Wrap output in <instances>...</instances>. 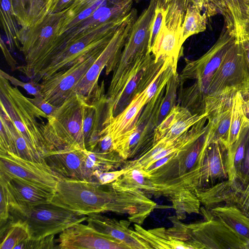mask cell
<instances>
[{"label":"cell","mask_w":249,"mask_h":249,"mask_svg":"<svg viewBox=\"0 0 249 249\" xmlns=\"http://www.w3.org/2000/svg\"><path fill=\"white\" fill-rule=\"evenodd\" d=\"M52 203L88 215L111 212L128 214L138 223L145 216L149 200L141 191L94 181L60 179Z\"/></svg>","instance_id":"1"},{"label":"cell","mask_w":249,"mask_h":249,"mask_svg":"<svg viewBox=\"0 0 249 249\" xmlns=\"http://www.w3.org/2000/svg\"><path fill=\"white\" fill-rule=\"evenodd\" d=\"M0 106L1 112L31 146L42 156L47 152L43 129L46 114L36 106L6 79L0 76Z\"/></svg>","instance_id":"2"},{"label":"cell","mask_w":249,"mask_h":249,"mask_svg":"<svg viewBox=\"0 0 249 249\" xmlns=\"http://www.w3.org/2000/svg\"><path fill=\"white\" fill-rule=\"evenodd\" d=\"M249 93V65L240 43L236 41L228 50L213 75L207 90L205 112L209 113L223 101L235 94Z\"/></svg>","instance_id":"3"},{"label":"cell","mask_w":249,"mask_h":249,"mask_svg":"<svg viewBox=\"0 0 249 249\" xmlns=\"http://www.w3.org/2000/svg\"><path fill=\"white\" fill-rule=\"evenodd\" d=\"M85 101L83 97L72 93L48 117L43 129L47 152L74 146L86 149L83 134Z\"/></svg>","instance_id":"4"},{"label":"cell","mask_w":249,"mask_h":249,"mask_svg":"<svg viewBox=\"0 0 249 249\" xmlns=\"http://www.w3.org/2000/svg\"><path fill=\"white\" fill-rule=\"evenodd\" d=\"M63 11L48 14L42 20L28 29H19V50L22 53L25 64L18 66L20 71L32 79L41 70L59 36Z\"/></svg>","instance_id":"5"},{"label":"cell","mask_w":249,"mask_h":249,"mask_svg":"<svg viewBox=\"0 0 249 249\" xmlns=\"http://www.w3.org/2000/svg\"><path fill=\"white\" fill-rule=\"evenodd\" d=\"M137 18V10L133 8L128 18L119 27L106 47L74 87L73 93L83 97L88 102L105 94L104 84L101 86L98 85L100 74L105 67L106 75L115 70L132 27Z\"/></svg>","instance_id":"6"},{"label":"cell","mask_w":249,"mask_h":249,"mask_svg":"<svg viewBox=\"0 0 249 249\" xmlns=\"http://www.w3.org/2000/svg\"><path fill=\"white\" fill-rule=\"evenodd\" d=\"M118 28L97 30L63 45L51 56L31 82L37 84L67 69L98 48L107 44Z\"/></svg>","instance_id":"7"},{"label":"cell","mask_w":249,"mask_h":249,"mask_svg":"<svg viewBox=\"0 0 249 249\" xmlns=\"http://www.w3.org/2000/svg\"><path fill=\"white\" fill-rule=\"evenodd\" d=\"M201 211L205 221L184 225V234L190 249H249L231 228L204 208Z\"/></svg>","instance_id":"8"},{"label":"cell","mask_w":249,"mask_h":249,"mask_svg":"<svg viewBox=\"0 0 249 249\" xmlns=\"http://www.w3.org/2000/svg\"><path fill=\"white\" fill-rule=\"evenodd\" d=\"M17 217L26 221L33 238L56 235L87 218L86 215L52 202L35 206Z\"/></svg>","instance_id":"9"},{"label":"cell","mask_w":249,"mask_h":249,"mask_svg":"<svg viewBox=\"0 0 249 249\" xmlns=\"http://www.w3.org/2000/svg\"><path fill=\"white\" fill-rule=\"evenodd\" d=\"M107 44L98 48L77 60L67 69L58 71L37 84L44 98L56 107L62 104L71 95L74 87Z\"/></svg>","instance_id":"10"},{"label":"cell","mask_w":249,"mask_h":249,"mask_svg":"<svg viewBox=\"0 0 249 249\" xmlns=\"http://www.w3.org/2000/svg\"><path fill=\"white\" fill-rule=\"evenodd\" d=\"M235 41V37L224 26L217 40L206 53L196 60L185 59V66L178 75L179 85L187 80L195 79V86L206 93L213 75Z\"/></svg>","instance_id":"11"},{"label":"cell","mask_w":249,"mask_h":249,"mask_svg":"<svg viewBox=\"0 0 249 249\" xmlns=\"http://www.w3.org/2000/svg\"><path fill=\"white\" fill-rule=\"evenodd\" d=\"M0 174L53 193L60 179L46 163L26 160L12 153H0Z\"/></svg>","instance_id":"12"},{"label":"cell","mask_w":249,"mask_h":249,"mask_svg":"<svg viewBox=\"0 0 249 249\" xmlns=\"http://www.w3.org/2000/svg\"><path fill=\"white\" fill-rule=\"evenodd\" d=\"M196 194L207 210L221 205L233 206L249 217V178L223 180L211 187L198 189Z\"/></svg>","instance_id":"13"},{"label":"cell","mask_w":249,"mask_h":249,"mask_svg":"<svg viewBox=\"0 0 249 249\" xmlns=\"http://www.w3.org/2000/svg\"><path fill=\"white\" fill-rule=\"evenodd\" d=\"M56 241L59 249H129L123 243L103 235L89 225L82 223L62 231Z\"/></svg>","instance_id":"14"},{"label":"cell","mask_w":249,"mask_h":249,"mask_svg":"<svg viewBox=\"0 0 249 249\" xmlns=\"http://www.w3.org/2000/svg\"><path fill=\"white\" fill-rule=\"evenodd\" d=\"M0 182L6 189L10 213L16 216L35 206L51 202L54 193L0 174Z\"/></svg>","instance_id":"15"},{"label":"cell","mask_w":249,"mask_h":249,"mask_svg":"<svg viewBox=\"0 0 249 249\" xmlns=\"http://www.w3.org/2000/svg\"><path fill=\"white\" fill-rule=\"evenodd\" d=\"M164 61H155L154 55L148 52L142 60L118 96L113 107V114L120 113L134 97L150 85L161 68Z\"/></svg>","instance_id":"16"},{"label":"cell","mask_w":249,"mask_h":249,"mask_svg":"<svg viewBox=\"0 0 249 249\" xmlns=\"http://www.w3.org/2000/svg\"><path fill=\"white\" fill-rule=\"evenodd\" d=\"M229 177V147L218 141L209 143L198 174V189L211 187Z\"/></svg>","instance_id":"17"},{"label":"cell","mask_w":249,"mask_h":249,"mask_svg":"<svg viewBox=\"0 0 249 249\" xmlns=\"http://www.w3.org/2000/svg\"><path fill=\"white\" fill-rule=\"evenodd\" d=\"M43 157L50 169L60 179L86 180L85 154L80 147L49 151Z\"/></svg>","instance_id":"18"},{"label":"cell","mask_w":249,"mask_h":249,"mask_svg":"<svg viewBox=\"0 0 249 249\" xmlns=\"http://www.w3.org/2000/svg\"><path fill=\"white\" fill-rule=\"evenodd\" d=\"M150 100L146 89L136 95L128 105L116 116L107 115L100 133L109 134L114 142L134 125L142 110Z\"/></svg>","instance_id":"19"},{"label":"cell","mask_w":249,"mask_h":249,"mask_svg":"<svg viewBox=\"0 0 249 249\" xmlns=\"http://www.w3.org/2000/svg\"><path fill=\"white\" fill-rule=\"evenodd\" d=\"M108 99L105 94L90 102H85L83 107V134L86 149L93 151L99 139L100 132L107 111Z\"/></svg>","instance_id":"20"},{"label":"cell","mask_w":249,"mask_h":249,"mask_svg":"<svg viewBox=\"0 0 249 249\" xmlns=\"http://www.w3.org/2000/svg\"><path fill=\"white\" fill-rule=\"evenodd\" d=\"M86 221L99 233L123 243L129 249H144L139 240L133 234V230L129 229L130 221H119L101 213L88 215Z\"/></svg>","instance_id":"21"},{"label":"cell","mask_w":249,"mask_h":249,"mask_svg":"<svg viewBox=\"0 0 249 249\" xmlns=\"http://www.w3.org/2000/svg\"><path fill=\"white\" fill-rule=\"evenodd\" d=\"M180 33L181 31L167 27L163 21L151 52L156 62L159 60L169 62L175 75L178 74L177 63L182 46L180 42Z\"/></svg>","instance_id":"22"},{"label":"cell","mask_w":249,"mask_h":249,"mask_svg":"<svg viewBox=\"0 0 249 249\" xmlns=\"http://www.w3.org/2000/svg\"><path fill=\"white\" fill-rule=\"evenodd\" d=\"M164 8L165 20H176L183 22L187 9L196 7L205 13L208 18L222 14L225 0H158Z\"/></svg>","instance_id":"23"},{"label":"cell","mask_w":249,"mask_h":249,"mask_svg":"<svg viewBox=\"0 0 249 249\" xmlns=\"http://www.w3.org/2000/svg\"><path fill=\"white\" fill-rule=\"evenodd\" d=\"M224 26L236 40L249 36V0H225Z\"/></svg>","instance_id":"24"},{"label":"cell","mask_w":249,"mask_h":249,"mask_svg":"<svg viewBox=\"0 0 249 249\" xmlns=\"http://www.w3.org/2000/svg\"><path fill=\"white\" fill-rule=\"evenodd\" d=\"M231 99L222 102L208 113L209 143L221 141L229 147V138L231 118Z\"/></svg>","instance_id":"25"},{"label":"cell","mask_w":249,"mask_h":249,"mask_svg":"<svg viewBox=\"0 0 249 249\" xmlns=\"http://www.w3.org/2000/svg\"><path fill=\"white\" fill-rule=\"evenodd\" d=\"M207 210L212 216L231 228L249 246V217L233 206L221 205Z\"/></svg>","instance_id":"26"},{"label":"cell","mask_w":249,"mask_h":249,"mask_svg":"<svg viewBox=\"0 0 249 249\" xmlns=\"http://www.w3.org/2000/svg\"><path fill=\"white\" fill-rule=\"evenodd\" d=\"M18 24L28 29L42 20L48 14L45 0H12Z\"/></svg>","instance_id":"27"},{"label":"cell","mask_w":249,"mask_h":249,"mask_svg":"<svg viewBox=\"0 0 249 249\" xmlns=\"http://www.w3.org/2000/svg\"><path fill=\"white\" fill-rule=\"evenodd\" d=\"M86 180L89 181L93 173L114 170L124 162L116 151L101 152L84 149Z\"/></svg>","instance_id":"28"},{"label":"cell","mask_w":249,"mask_h":249,"mask_svg":"<svg viewBox=\"0 0 249 249\" xmlns=\"http://www.w3.org/2000/svg\"><path fill=\"white\" fill-rule=\"evenodd\" d=\"M0 249H15L16 247L31 237L25 220L17 218L9 221L0 228Z\"/></svg>","instance_id":"29"},{"label":"cell","mask_w":249,"mask_h":249,"mask_svg":"<svg viewBox=\"0 0 249 249\" xmlns=\"http://www.w3.org/2000/svg\"><path fill=\"white\" fill-rule=\"evenodd\" d=\"M248 125L249 118L247 117L244 99L242 94L237 92L232 100L229 147L237 141L243 128Z\"/></svg>","instance_id":"30"},{"label":"cell","mask_w":249,"mask_h":249,"mask_svg":"<svg viewBox=\"0 0 249 249\" xmlns=\"http://www.w3.org/2000/svg\"><path fill=\"white\" fill-rule=\"evenodd\" d=\"M249 135V125L242 130L237 141L229 147V177L230 180L236 178L245 157Z\"/></svg>","instance_id":"31"},{"label":"cell","mask_w":249,"mask_h":249,"mask_svg":"<svg viewBox=\"0 0 249 249\" xmlns=\"http://www.w3.org/2000/svg\"><path fill=\"white\" fill-rule=\"evenodd\" d=\"M0 21L10 48H20L19 30L13 6L12 0H0Z\"/></svg>","instance_id":"32"},{"label":"cell","mask_w":249,"mask_h":249,"mask_svg":"<svg viewBox=\"0 0 249 249\" xmlns=\"http://www.w3.org/2000/svg\"><path fill=\"white\" fill-rule=\"evenodd\" d=\"M207 18V15L196 7H190L187 9L180 33L182 45L190 36L205 31Z\"/></svg>","instance_id":"33"},{"label":"cell","mask_w":249,"mask_h":249,"mask_svg":"<svg viewBox=\"0 0 249 249\" xmlns=\"http://www.w3.org/2000/svg\"><path fill=\"white\" fill-rule=\"evenodd\" d=\"M207 115V113L202 115L193 114L188 109L179 105L177 119L171 128L162 139L169 141L177 138L188 130L198 121Z\"/></svg>","instance_id":"34"},{"label":"cell","mask_w":249,"mask_h":249,"mask_svg":"<svg viewBox=\"0 0 249 249\" xmlns=\"http://www.w3.org/2000/svg\"><path fill=\"white\" fill-rule=\"evenodd\" d=\"M0 112L2 113L1 112ZM3 115L7 119L14 135L16 147V155L24 160L31 161L46 163L43 156L31 146L13 123L4 114Z\"/></svg>","instance_id":"35"},{"label":"cell","mask_w":249,"mask_h":249,"mask_svg":"<svg viewBox=\"0 0 249 249\" xmlns=\"http://www.w3.org/2000/svg\"><path fill=\"white\" fill-rule=\"evenodd\" d=\"M179 85L178 74L175 75L173 73L166 85L165 93L161 104L159 113V124L176 106L177 89L179 88Z\"/></svg>","instance_id":"36"},{"label":"cell","mask_w":249,"mask_h":249,"mask_svg":"<svg viewBox=\"0 0 249 249\" xmlns=\"http://www.w3.org/2000/svg\"><path fill=\"white\" fill-rule=\"evenodd\" d=\"M0 122V153H12L16 155L14 134L7 119L1 112Z\"/></svg>","instance_id":"37"},{"label":"cell","mask_w":249,"mask_h":249,"mask_svg":"<svg viewBox=\"0 0 249 249\" xmlns=\"http://www.w3.org/2000/svg\"><path fill=\"white\" fill-rule=\"evenodd\" d=\"M55 235L40 238H30L18 245L16 249H58Z\"/></svg>","instance_id":"38"},{"label":"cell","mask_w":249,"mask_h":249,"mask_svg":"<svg viewBox=\"0 0 249 249\" xmlns=\"http://www.w3.org/2000/svg\"><path fill=\"white\" fill-rule=\"evenodd\" d=\"M165 16L166 12L164 8L158 0L155 9V16L151 27L149 43L148 50L150 53H151V50L161 29Z\"/></svg>","instance_id":"39"},{"label":"cell","mask_w":249,"mask_h":249,"mask_svg":"<svg viewBox=\"0 0 249 249\" xmlns=\"http://www.w3.org/2000/svg\"><path fill=\"white\" fill-rule=\"evenodd\" d=\"M0 226L3 227L9 221L13 220L10 214V207L8 195L2 182H0Z\"/></svg>","instance_id":"40"},{"label":"cell","mask_w":249,"mask_h":249,"mask_svg":"<svg viewBox=\"0 0 249 249\" xmlns=\"http://www.w3.org/2000/svg\"><path fill=\"white\" fill-rule=\"evenodd\" d=\"M126 170L127 169L124 167L119 170L94 172L89 181L96 182L101 184H110L117 180Z\"/></svg>","instance_id":"41"},{"label":"cell","mask_w":249,"mask_h":249,"mask_svg":"<svg viewBox=\"0 0 249 249\" xmlns=\"http://www.w3.org/2000/svg\"><path fill=\"white\" fill-rule=\"evenodd\" d=\"M0 76L7 79L11 85H14L15 87L19 86L22 88L28 93L34 97L41 95L36 84L31 81L29 83L21 82L2 70L0 71Z\"/></svg>","instance_id":"42"},{"label":"cell","mask_w":249,"mask_h":249,"mask_svg":"<svg viewBox=\"0 0 249 249\" xmlns=\"http://www.w3.org/2000/svg\"><path fill=\"white\" fill-rule=\"evenodd\" d=\"M47 14L60 12L76 0H45Z\"/></svg>","instance_id":"43"},{"label":"cell","mask_w":249,"mask_h":249,"mask_svg":"<svg viewBox=\"0 0 249 249\" xmlns=\"http://www.w3.org/2000/svg\"><path fill=\"white\" fill-rule=\"evenodd\" d=\"M29 99L36 106L45 112L48 117L53 114L58 107L47 102L42 95L35 96L33 98H29Z\"/></svg>","instance_id":"44"},{"label":"cell","mask_w":249,"mask_h":249,"mask_svg":"<svg viewBox=\"0 0 249 249\" xmlns=\"http://www.w3.org/2000/svg\"><path fill=\"white\" fill-rule=\"evenodd\" d=\"M236 178L242 180L249 178V135L245 157Z\"/></svg>","instance_id":"45"},{"label":"cell","mask_w":249,"mask_h":249,"mask_svg":"<svg viewBox=\"0 0 249 249\" xmlns=\"http://www.w3.org/2000/svg\"><path fill=\"white\" fill-rule=\"evenodd\" d=\"M0 44L2 52L4 54V57L9 66L10 67L12 71L17 70L18 66L17 62L11 55L10 52L8 50L6 45L4 43L3 40L0 38Z\"/></svg>","instance_id":"46"},{"label":"cell","mask_w":249,"mask_h":249,"mask_svg":"<svg viewBox=\"0 0 249 249\" xmlns=\"http://www.w3.org/2000/svg\"><path fill=\"white\" fill-rule=\"evenodd\" d=\"M236 41L240 43L249 65V37L245 36Z\"/></svg>","instance_id":"47"},{"label":"cell","mask_w":249,"mask_h":249,"mask_svg":"<svg viewBox=\"0 0 249 249\" xmlns=\"http://www.w3.org/2000/svg\"><path fill=\"white\" fill-rule=\"evenodd\" d=\"M248 95H249V94H248ZM248 102H249V101H248Z\"/></svg>","instance_id":"48"},{"label":"cell","mask_w":249,"mask_h":249,"mask_svg":"<svg viewBox=\"0 0 249 249\" xmlns=\"http://www.w3.org/2000/svg\"><path fill=\"white\" fill-rule=\"evenodd\" d=\"M249 37V36H248Z\"/></svg>","instance_id":"49"}]
</instances>
